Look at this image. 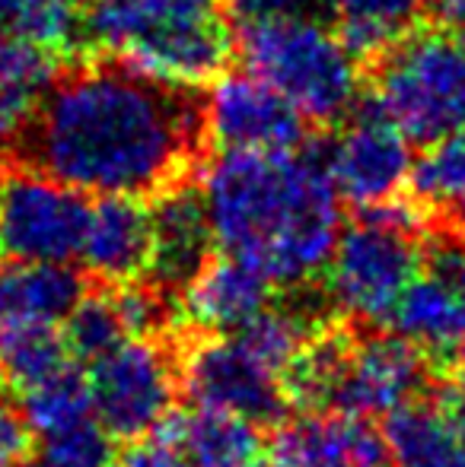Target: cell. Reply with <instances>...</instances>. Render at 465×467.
I'll return each instance as SVG.
<instances>
[{"instance_id":"obj_1","label":"cell","mask_w":465,"mask_h":467,"mask_svg":"<svg viewBox=\"0 0 465 467\" xmlns=\"http://www.w3.org/2000/svg\"><path fill=\"white\" fill-rule=\"evenodd\" d=\"M201 140V105L122 61L58 74L23 137L29 166L83 194L173 188Z\"/></svg>"},{"instance_id":"obj_2","label":"cell","mask_w":465,"mask_h":467,"mask_svg":"<svg viewBox=\"0 0 465 467\" xmlns=\"http://www.w3.org/2000/svg\"><path fill=\"white\" fill-rule=\"evenodd\" d=\"M198 194L214 245L278 286L319 277L342 233V194L319 150H220Z\"/></svg>"},{"instance_id":"obj_3","label":"cell","mask_w":465,"mask_h":467,"mask_svg":"<svg viewBox=\"0 0 465 467\" xmlns=\"http://www.w3.org/2000/svg\"><path fill=\"white\" fill-rule=\"evenodd\" d=\"M236 51L246 70L278 89L306 121H342L357 105L360 57L312 13L239 23Z\"/></svg>"},{"instance_id":"obj_4","label":"cell","mask_w":465,"mask_h":467,"mask_svg":"<svg viewBox=\"0 0 465 467\" xmlns=\"http://www.w3.org/2000/svg\"><path fill=\"white\" fill-rule=\"evenodd\" d=\"M373 105L411 143H434L465 130V29H408L379 51Z\"/></svg>"},{"instance_id":"obj_5","label":"cell","mask_w":465,"mask_h":467,"mask_svg":"<svg viewBox=\"0 0 465 467\" xmlns=\"http://www.w3.org/2000/svg\"><path fill=\"white\" fill-rule=\"evenodd\" d=\"M424 267V248L415 233L386 226L360 213L354 226L338 233L329 271V296L348 318L379 325L396 299Z\"/></svg>"},{"instance_id":"obj_6","label":"cell","mask_w":465,"mask_h":467,"mask_svg":"<svg viewBox=\"0 0 465 467\" xmlns=\"http://www.w3.org/2000/svg\"><path fill=\"white\" fill-rule=\"evenodd\" d=\"M87 216L83 191L36 166L10 169L0 175V258L74 261Z\"/></svg>"},{"instance_id":"obj_7","label":"cell","mask_w":465,"mask_h":467,"mask_svg":"<svg viewBox=\"0 0 465 467\" xmlns=\"http://www.w3.org/2000/svg\"><path fill=\"white\" fill-rule=\"evenodd\" d=\"M93 420L112 439H143L173 410L175 366L160 344L147 337H124L90 363Z\"/></svg>"},{"instance_id":"obj_8","label":"cell","mask_w":465,"mask_h":467,"mask_svg":"<svg viewBox=\"0 0 465 467\" xmlns=\"http://www.w3.org/2000/svg\"><path fill=\"white\" fill-rule=\"evenodd\" d=\"M182 391L195 407L224 410L255 426L284 423L287 398L280 375L261 366L233 334L198 340L182 359Z\"/></svg>"},{"instance_id":"obj_9","label":"cell","mask_w":465,"mask_h":467,"mask_svg":"<svg viewBox=\"0 0 465 467\" xmlns=\"http://www.w3.org/2000/svg\"><path fill=\"white\" fill-rule=\"evenodd\" d=\"M342 130L322 150L335 191L342 201L366 210L398 197L411 175V140L373 105L348 111Z\"/></svg>"},{"instance_id":"obj_10","label":"cell","mask_w":465,"mask_h":467,"mask_svg":"<svg viewBox=\"0 0 465 467\" xmlns=\"http://www.w3.org/2000/svg\"><path fill=\"white\" fill-rule=\"evenodd\" d=\"M201 130L217 150H291L306 118L252 70H220L201 102Z\"/></svg>"},{"instance_id":"obj_11","label":"cell","mask_w":465,"mask_h":467,"mask_svg":"<svg viewBox=\"0 0 465 467\" xmlns=\"http://www.w3.org/2000/svg\"><path fill=\"white\" fill-rule=\"evenodd\" d=\"M424 265L428 274L405 286L386 321L424 357L443 363L465 340V248L453 239H437Z\"/></svg>"},{"instance_id":"obj_12","label":"cell","mask_w":465,"mask_h":467,"mask_svg":"<svg viewBox=\"0 0 465 467\" xmlns=\"http://www.w3.org/2000/svg\"><path fill=\"white\" fill-rule=\"evenodd\" d=\"M428 381V357L405 337L376 334L354 340L329 407L351 417H386L421 394Z\"/></svg>"},{"instance_id":"obj_13","label":"cell","mask_w":465,"mask_h":467,"mask_svg":"<svg viewBox=\"0 0 465 467\" xmlns=\"http://www.w3.org/2000/svg\"><path fill=\"white\" fill-rule=\"evenodd\" d=\"M153 254V216L143 197L106 194L90 203L80 254L83 267L109 286L134 283L150 271Z\"/></svg>"},{"instance_id":"obj_14","label":"cell","mask_w":465,"mask_h":467,"mask_svg":"<svg viewBox=\"0 0 465 467\" xmlns=\"http://www.w3.org/2000/svg\"><path fill=\"white\" fill-rule=\"evenodd\" d=\"M274 283L236 254L207 258L182 286V315L207 334H233L271 306Z\"/></svg>"},{"instance_id":"obj_15","label":"cell","mask_w":465,"mask_h":467,"mask_svg":"<svg viewBox=\"0 0 465 467\" xmlns=\"http://www.w3.org/2000/svg\"><path fill=\"white\" fill-rule=\"evenodd\" d=\"M227 0H109L90 6L83 23L87 38L115 55L118 48L143 38L185 36L227 23Z\"/></svg>"},{"instance_id":"obj_16","label":"cell","mask_w":465,"mask_h":467,"mask_svg":"<svg viewBox=\"0 0 465 467\" xmlns=\"http://www.w3.org/2000/svg\"><path fill=\"white\" fill-rule=\"evenodd\" d=\"M271 455L291 467H392L383 432L364 417L338 410L332 417H306L284 426Z\"/></svg>"},{"instance_id":"obj_17","label":"cell","mask_w":465,"mask_h":467,"mask_svg":"<svg viewBox=\"0 0 465 467\" xmlns=\"http://www.w3.org/2000/svg\"><path fill=\"white\" fill-rule=\"evenodd\" d=\"M153 216V254L150 274L163 286H185L201 265L211 258L214 235L201 194L192 188H166L150 207Z\"/></svg>"},{"instance_id":"obj_18","label":"cell","mask_w":465,"mask_h":467,"mask_svg":"<svg viewBox=\"0 0 465 467\" xmlns=\"http://www.w3.org/2000/svg\"><path fill=\"white\" fill-rule=\"evenodd\" d=\"M169 442L192 467H252L261 458V426L224 410H169L150 432Z\"/></svg>"},{"instance_id":"obj_19","label":"cell","mask_w":465,"mask_h":467,"mask_svg":"<svg viewBox=\"0 0 465 467\" xmlns=\"http://www.w3.org/2000/svg\"><path fill=\"white\" fill-rule=\"evenodd\" d=\"M83 293L87 283L70 261L0 258V325H58Z\"/></svg>"},{"instance_id":"obj_20","label":"cell","mask_w":465,"mask_h":467,"mask_svg":"<svg viewBox=\"0 0 465 467\" xmlns=\"http://www.w3.org/2000/svg\"><path fill=\"white\" fill-rule=\"evenodd\" d=\"M383 442L392 467H465V436L443 400H408L386 413Z\"/></svg>"},{"instance_id":"obj_21","label":"cell","mask_w":465,"mask_h":467,"mask_svg":"<svg viewBox=\"0 0 465 467\" xmlns=\"http://www.w3.org/2000/svg\"><path fill=\"white\" fill-rule=\"evenodd\" d=\"M58 77V51L26 38H0V150L26 137Z\"/></svg>"},{"instance_id":"obj_22","label":"cell","mask_w":465,"mask_h":467,"mask_svg":"<svg viewBox=\"0 0 465 467\" xmlns=\"http://www.w3.org/2000/svg\"><path fill=\"white\" fill-rule=\"evenodd\" d=\"M354 57H376L411 29L428 0H325Z\"/></svg>"},{"instance_id":"obj_23","label":"cell","mask_w":465,"mask_h":467,"mask_svg":"<svg viewBox=\"0 0 465 467\" xmlns=\"http://www.w3.org/2000/svg\"><path fill=\"white\" fill-rule=\"evenodd\" d=\"M70 366L58 325H0V375L16 391L38 385Z\"/></svg>"},{"instance_id":"obj_24","label":"cell","mask_w":465,"mask_h":467,"mask_svg":"<svg viewBox=\"0 0 465 467\" xmlns=\"http://www.w3.org/2000/svg\"><path fill=\"white\" fill-rule=\"evenodd\" d=\"M322 327V321L297 306H265L255 318H248L233 337L271 372H284L293 363L306 340Z\"/></svg>"},{"instance_id":"obj_25","label":"cell","mask_w":465,"mask_h":467,"mask_svg":"<svg viewBox=\"0 0 465 467\" xmlns=\"http://www.w3.org/2000/svg\"><path fill=\"white\" fill-rule=\"evenodd\" d=\"M19 413H23L26 426L32 432H38V436H51V432H61L83 423V420L93 417L87 375L77 372L74 366H64L51 379L26 388Z\"/></svg>"},{"instance_id":"obj_26","label":"cell","mask_w":465,"mask_h":467,"mask_svg":"<svg viewBox=\"0 0 465 467\" xmlns=\"http://www.w3.org/2000/svg\"><path fill=\"white\" fill-rule=\"evenodd\" d=\"M411 197L428 210L465 203V130L424 143V153L411 162Z\"/></svg>"},{"instance_id":"obj_27","label":"cell","mask_w":465,"mask_h":467,"mask_svg":"<svg viewBox=\"0 0 465 467\" xmlns=\"http://www.w3.org/2000/svg\"><path fill=\"white\" fill-rule=\"evenodd\" d=\"M6 36L61 55L77 36V0H0V38Z\"/></svg>"},{"instance_id":"obj_28","label":"cell","mask_w":465,"mask_h":467,"mask_svg":"<svg viewBox=\"0 0 465 467\" xmlns=\"http://www.w3.org/2000/svg\"><path fill=\"white\" fill-rule=\"evenodd\" d=\"M64 344H68L70 357L77 359H87L93 363L96 357L109 353L115 344H122L128 337L122 325V315L115 308V299H112V289L106 293H96V296H87L77 302L74 308L68 312L64 318Z\"/></svg>"},{"instance_id":"obj_29","label":"cell","mask_w":465,"mask_h":467,"mask_svg":"<svg viewBox=\"0 0 465 467\" xmlns=\"http://www.w3.org/2000/svg\"><path fill=\"white\" fill-rule=\"evenodd\" d=\"M112 455V436L90 417L70 430L42 436V449L26 458L23 467H109Z\"/></svg>"},{"instance_id":"obj_30","label":"cell","mask_w":465,"mask_h":467,"mask_svg":"<svg viewBox=\"0 0 465 467\" xmlns=\"http://www.w3.org/2000/svg\"><path fill=\"white\" fill-rule=\"evenodd\" d=\"M112 299L128 337H150L153 331L166 327V306L153 289L122 283V286H112Z\"/></svg>"},{"instance_id":"obj_31","label":"cell","mask_w":465,"mask_h":467,"mask_svg":"<svg viewBox=\"0 0 465 467\" xmlns=\"http://www.w3.org/2000/svg\"><path fill=\"white\" fill-rule=\"evenodd\" d=\"M32 451V430L23 413L13 404L0 400V467H23Z\"/></svg>"},{"instance_id":"obj_32","label":"cell","mask_w":465,"mask_h":467,"mask_svg":"<svg viewBox=\"0 0 465 467\" xmlns=\"http://www.w3.org/2000/svg\"><path fill=\"white\" fill-rule=\"evenodd\" d=\"M322 0H227L230 13L239 23L248 19H274V16H303L312 13Z\"/></svg>"},{"instance_id":"obj_33","label":"cell","mask_w":465,"mask_h":467,"mask_svg":"<svg viewBox=\"0 0 465 467\" xmlns=\"http://www.w3.org/2000/svg\"><path fill=\"white\" fill-rule=\"evenodd\" d=\"M118 467H192V462L175 445L150 436V442H137L134 449L124 451Z\"/></svg>"},{"instance_id":"obj_34","label":"cell","mask_w":465,"mask_h":467,"mask_svg":"<svg viewBox=\"0 0 465 467\" xmlns=\"http://www.w3.org/2000/svg\"><path fill=\"white\" fill-rule=\"evenodd\" d=\"M443 366H447V379H449V385L443 394H449V398H456L465 404V340L449 353L447 359H443Z\"/></svg>"},{"instance_id":"obj_35","label":"cell","mask_w":465,"mask_h":467,"mask_svg":"<svg viewBox=\"0 0 465 467\" xmlns=\"http://www.w3.org/2000/svg\"><path fill=\"white\" fill-rule=\"evenodd\" d=\"M428 4H430V10H434L437 23L465 29V0H428Z\"/></svg>"},{"instance_id":"obj_36","label":"cell","mask_w":465,"mask_h":467,"mask_svg":"<svg viewBox=\"0 0 465 467\" xmlns=\"http://www.w3.org/2000/svg\"><path fill=\"white\" fill-rule=\"evenodd\" d=\"M252 467H291L287 462H280L278 455H271V458H259V462H255Z\"/></svg>"},{"instance_id":"obj_37","label":"cell","mask_w":465,"mask_h":467,"mask_svg":"<svg viewBox=\"0 0 465 467\" xmlns=\"http://www.w3.org/2000/svg\"><path fill=\"white\" fill-rule=\"evenodd\" d=\"M80 4H87V6H96V4H109V0H80Z\"/></svg>"},{"instance_id":"obj_38","label":"cell","mask_w":465,"mask_h":467,"mask_svg":"<svg viewBox=\"0 0 465 467\" xmlns=\"http://www.w3.org/2000/svg\"><path fill=\"white\" fill-rule=\"evenodd\" d=\"M462 233H465V203H462Z\"/></svg>"},{"instance_id":"obj_39","label":"cell","mask_w":465,"mask_h":467,"mask_svg":"<svg viewBox=\"0 0 465 467\" xmlns=\"http://www.w3.org/2000/svg\"><path fill=\"white\" fill-rule=\"evenodd\" d=\"M109 467H112V464H109Z\"/></svg>"}]
</instances>
